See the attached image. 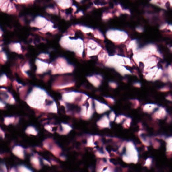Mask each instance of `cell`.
I'll return each instance as SVG.
<instances>
[{"label": "cell", "instance_id": "30bf717a", "mask_svg": "<svg viewBox=\"0 0 172 172\" xmlns=\"http://www.w3.org/2000/svg\"><path fill=\"white\" fill-rule=\"evenodd\" d=\"M132 119L130 118L127 117L123 122V126L124 128H128L130 126Z\"/></svg>", "mask_w": 172, "mask_h": 172}, {"label": "cell", "instance_id": "5b68a950", "mask_svg": "<svg viewBox=\"0 0 172 172\" xmlns=\"http://www.w3.org/2000/svg\"><path fill=\"white\" fill-rule=\"evenodd\" d=\"M98 126L102 128H109L111 127L110 121L108 116L104 115L97 122Z\"/></svg>", "mask_w": 172, "mask_h": 172}, {"label": "cell", "instance_id": "7402d4cb", "mask_svg": "<svg viewBox=\"0 0 172 172\" xmlns=\"http://www.w3.org/2000/svg\"><path fill=\"white\" fill-rule=\"evenodd\" d=\"M3 31H2V30L1 29V28L0 27V37H1L3 35Z\"/></svg>", "mask_w": 172, "mask_h": 172}, {"label": "cell", "instance_id": "ac0fdd59", "mask_svg": "<svg viewBox=\"0 0 172 172\" xmlns=\"http://www.w3.org/2000/svg\"><path fill=\"white\" fill-rule=\"evenodd\" d=\"M169 87L168 86H165L164 87H162V88H161L159 89V91L161 92H166L169 91Z\"/></svg>", "mask_w": 172, "mask_h": 172}, {"label": "cell", "instance_id": "44dd1931", "mask_svg": "<svg viewBox=\"0 0 172 172\" xmlns=\"http://www.w3.org/2000/svg\"><path fill=\"white\" fill-rule=\"evenodd\" d=\"M5 0H0V10L2 8L3 4L5 3Z\"/></svg>", "mask_w": 172, "mask_h": 172}, {"label": "cell", "instance_id": "4fadbf2b", "mask_svg": "<svg viewBox=\"0 0 172 172\" xmlns=\"http://www.w3.org/2000/svg\"><path fill=\"white\" fill-rule=\"evenodd\" d=\"M29 66L28 64H25L22 66L21 68V71H22L23 73L25 76H28V71L29 70Z\"/></svg>", "mask_w": 172, "mask_h": 172}, {"label": "cell", "instance_id": "8fae6325", "mask_svg": "<svg viewBox=\"0 0 172 172\" xmlns=\"http://www.w3.org/2000/svg\"><path fill=\"white\" fill-rule=\"evenodd\" d=\"M37 130L33 126H29L26 128V132L29 134H36L37 133Z\"/></svg>", "mask_w": 172, "mask_h": 172}, {"label": "cell", "instance_id": "3957f363", "mask_svg": "<svg viewBox=\"0 0 172 172\" xmlns=\"http://www.w3.org/2000/svg\"><path fill=\"white\" fill-rule=\"evenodd\" d=\"M94 104L95 110L98 113H104L110 110V108L108 105L98 100H94Z\"/></svg>", "mask_w": 172, "mask_h": 172}, {"label": "cell", "instance_id": "e0dca14e", "mask_svg": "<svg viewBox=\"0 0 172 172\" xmlns=\"http://www.w3.org/2000/svg\"><path fill=\"white\" fill-rule=\"evenodd\" d=\"M109 85L111 88L113 89H116L118 87V84L114 81H110L109 83Z\"/></svg>", "mask_w": 172, "mask_h": 172}, {"label": "cell", "instance_id": "2e32d148", "mask_svg": "<svg viewBox=\"0 0 172 172\" xmlns=\"http://www.w3.org/2000/svg\"><path fill=\"white\" fill-rule=\"evenodd\" d=\"M108 117L110 122L114 121L116 117V114L113 111H111L109 113Z\"/></svg>", "mask_w": 172, "mask_h": 172}, {"label": "cell", "instance_id": "7c38bea8", "mask_svg": "<svg viewBox=\"0 0 172 172\" xmlns=\"http://www.w3.org/2000/svg\"><path fill=\"white\" fill-rule=\"evenodd\" d=\"M8 60V56L5 52L0 51V61L2 63H5Z\"/></svg>", "mask_w": 172, "mask_h": 172}, {"label": "cell", "instance_id": "9a60e30c", "mask_svg": "<svg viewBox=\"0 0 172 172\" xmlns=\"http://www.w3.org/2000/svg\"><path fill=\"white\" fill-rule=\"evenodd\" d=\"M104 99L107 102V103L110 105H113L115 104V100L113 98L110 97H104Z\"/></svg>", "mask_w": 172, "mask_h": 172}, {"label": "cell", "instance_id": "52a82bcc", "mask_svg": "<svg viewBox=\"0 0 172 172\" xmlns=\"http://www.w3.org/2000/svg\"><path fill=\"white\" fill-rule=\"evenodd\" d=\"M158 106L157 105L154 104H145L143 107V111L144 113L148 114L152 113L156 110Z\"/></svg>", "mask_w": 172, "mask_h": 172}, {"label": "cell", "instance_id": "ffe728a7", "mask_svg": "<svg viewBox=\"0 0 172 172\" xmlns=\"http://www.w3.org/2000/svg\"><path fill=\"white\" fill-rule=\"evenodd\" d=\"M133 86L135 87H136V88H140L141 86V84L139 82H135V83H134L133 84Z\"/></svg>", "mask_w": 172, "mask_h": 172}, {"label": "cell", "instance_id": "5bb4252c", "mask_svg": "<svg viewBox=\"0 0 172 172\" xmlns=\"http://www.w3.org/2000/svg\"><path fill=\"white\" fill-rule=\"evenodd\" d=\"M130 101L132 104V107L134 109H136L139 107V101L137 99H131Z\"/></svg>", "mask_w": 172, "mask_h": 172}, {"label": "cell", "instance_id": "ba28073f", "mask_svg": "<svg viewBox=\"0 0 172 172\" xmlns=\"http://www.w3.org/2000/svg\"><path fill=\"white\" fill-rule=\"evenodd\" d=\"M16 120L15 117L14 116H8L4 118V123L6 126H9L15 123Z\"/></svg>", "mask_w": 172, "mask_h": 172}, {"label": "cell", "instance_id": "9c48e42d", "mask_svg": "<svg viewBox=\"0 0 172 172\" xmlns=\"http://www.w3.org/2000/svg\"><path fill=\"white\" fill-rule=\"evenodd\" d=\"M8 81V78L6 74L3 73L0 76V85H5Z\"/></svg>", "mask_w": 172, "mask_h": 172}, {"label": "cell", "instance_id": "277c9868", "mask_svg": "<svg viewBox=\"0 0 172 172\" xmlns=\"http://www.w3.org/2000/svg\"><path fill=\"white\" fill-rule=\"evenodd\" d=\"M167 112L166 110L162 107H158L157 109L153 113V117L155 119L162 120L167 117Z\"/></svg>", "mask_w": 172, "mask_h": 172}, {"label": "cell", "instance_id": "8992f818", "mask_svg": "<svg viewBox=\"0 0 172 172\" xmlns=\"http://www.w3.org/2000/svg\"><path fill=\"white\" fill-rule=\"evenodd\" d=\"M9 50L12 52H16L18 54H21L22 53V46L20 43L18 42L12 43L9 45Z\"/></svg>", "mask_w": 172, "mask_h": 172}, {"label": "cell", "instance_id": "7a4b0ae2", "mask_svg": "<svg viewBox=\"0 0 172 172\" xmlns=\"http://www.w3.org/2000/svg\"><path fill=\"white\" fill-rule=\"evenodd\" d=\"M0 97L2 101L6 104L9 103L13 105L16 102V100L13 96L6 88H0Z\"/></svg>", "mask_w": 172, "mask_h": 172}, {"label": "cell", "instance_id": "6da1fadb", "mask_svg": "<svg viewBox=\"0 0 172 172\" xmlns=\"http://www.w3.org/2000/svg\"><path fill=\"white\" fill-rule=\"evenodd\" d=\"M25 98L31 107L44 111L56 113L57 105L55 100L46 90L38 87L32 88Z\"/></svg>", "mask_w": 172, "mask_h": 172}, {"label": "cell", "instance_id": "d6986e66", "mask_svg": "<svg viewBox=\"0 0 172 172\" xmlns=\"http://www.w3.org/2000/svg\"><path fill=\"white\" fill-rule=\"evenodd\" d=\"M6 106V103L2 100H0V108H3Z\"/></svg>", "mask_w": 172, "mask_h": 172}]
</instances>
